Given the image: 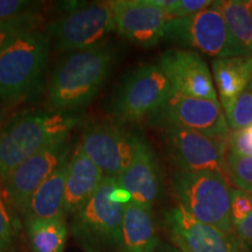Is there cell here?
Segmentation results:
<instances>
[{
    "mask_svg": "<svg viewBox=\"0 0 252 252\" xmlns=\"http://www.w3.org/2000/svg\"><path fill=\"white\" fill-rule=\"evenodd\" d=\"M117 185L131 194L132 202L151 208L162 193V176L152 146L140 137L127 169L119 175Z\"/></svg>",
    "mask_w": 252,
    "mask_h": 252,
    "instance_id": "obj_16",
    "label": "cell"
},
{
    "mask_svg": "<svg viewBox=\"0 0 252 252\" xmlns=\"http://www.w3.org/2000/svg\"><path fill=\"white\" fill-rule=\"evenodd\" d=\"M159 252H182V251L179 250L178 248L171 247V245H162V247L160 248Z\"/></svg>",
    "mask_w": 252,
    "mask_h": 252,
    "instance_id": "obj_32",
    "label": "cell"
},
{
    "mask_svg": "<svg viewBox=\"0 0 252 252\" xmlns=\"http://www.w3.org/2000/svg\"><path fill=\"white\" fill-rule=\"evenodd\" d=\"M228 175L238 189L252 193V157H244L226 150Z\"/></svg>",
    "mask_w": 252,
    "mask_h": 252,
    "instance_id": "obj_24",
    "label": "cell"
},
{
    "mask_svg": "<svg viewBox=\"0 0 252 252\" xmlns=\"http://www.w3.org/2000/svg\"><path fill=\"white\" fill-rule=\"evenodd\" d=\"M216 5L236 41L252 56V14L244 0H220Z\"/></svg>",
    "mask_w": 252,
    "mask_h": 252,
    "instance_id": "obj_22",
    "label": "cell"
},
{
    "mask_svg": "<svg viewBox=\"0 0 252 252\" xmlns=\"http://www.w3.org/2000/svg\"><path fill=\"white\" fill-rule=\"evenodd\" d=\"M104 172L87 157L78 145L68 162L65 182L64 215H74L96 193L102 184Z\"/></svg>",
    "mask_w": 252,
    "mask_h": 252,
    "instance_id": "obj_17",
    "label": "cell"
},
{
    "mask_svg": "<svg viewBox=\"0 0 252 252\" xmlns=\"http://www.w3.org/2000/svg\"><path fill=\"white\" fill-rule=\"evenodd\" d=\"M252 212V193L231 189L230 198V214H231L232 224L236 225L244 220Z\"/></svg>",
    "mask_w": 252,
    "mask_h": 252,
    "instance_id": "obj_28",
    "label": "cell"
},
{
    "mask_svg": "<svg viewBox=\"0 0 252 252\" xmlns=\"http://www.w3.org/2000/svg\"><path fill=\"white\" fill-rule=\"evenodd\" d=\"M236 238L248 252H252V212L247 219L234 225Z\"/></svg>",
    "mask_w": 252,
    "mask_h": 252,
    "instance_id": "obj_30",
    "label": "cell"
},
{
    "mask_svg": "<svg viewBox=\"0 0 252 252\" xmlns=\"http://www.w3.org/2000/svg\"><path fill=\"white\" fill-rule=\"evenodd\" d=\"M158 247L159 237L152 209L133 202L124 206L118 252H157Z\"/></svg>",
    "mask_w": 252,
    "mask_h": 252,
    "instance_id": "obj_18",
    "label": "cell"
},
{
    "mask_svg": "<svg viewBox=\"0 0 252 252\" xmlns=\"http://www.w3.org/2000/svg\"><path fill=\"white\" fill-rule=\"evenodd\" d=\"M110 198L113 201V202L123 204V206H126L130 202H132V196L128 191H126L125 189L119 187L118 185H116L113 189L111 190V194H110Z\"/></svg>",
    "mask_w": 252,
    "mask_h": 252,
    "instance_id": "obj_31",
    "label": "cell"
},
{
    "mask_svg": "<svg viewBox=\"0 0 252 252\" xmlns=\"http://www.w3.org/2000/svg\"><path fill=\"white\" fill-rule=\"evenodd\" d=\"M172 19L190 17L212 6V0H154Z\"/></svg>",
    "mask_w": 252,
    "mask_h": 252,
    "instance_id": "obj_27",
    "label": "cell"
},
{
    "mask_svg": "<svg viewBox=\"0 0 252 252\" xmlns=\"http://www.w3.org/2000/svg\"><path fill=\"white\" fill-rule=\"evenodd\" d=\"M117 180L104 176L96 193L74 214L71 234L84 250L89 252H113L119 250L122 241L124 206L110 198Z\"/></svg>",
    "mask_w": 252,
    "mask_h": 252,
    "instance_id": "obj_5",
    "label": "cell"
},
{
    "mask_svg": "<svg viewBox=\"0 0 252 252\" xmlns=\"http://www.w3.org/2000/svg\"><path fill=\"white\" fill-rule=\"evenodd\" d=\"M247 5H248V7H249V9H250V12L252 14V0H249V1H247Z\"/></svg>",
    "mask_w": 252,
    "mask_h": 252,
    "instance_id": "obj_34",
    "label": "cell"
},
{
    "mask_svg": "<svg viewBox=\"0 0 252 252\" xmlns=\"http://www.w3.org/2000/svg\"><path fill=\"white\" fill-rule=\"evenodd\" d=\"M152 119L157 125L178 126L209 137L228 139L230 135L220 103L173 93Z\"/></svg>",
    "mask_w": 252,
    "mask_h": 252,
    "instance_id": "obj_12",
    "label": "cell"
},
{
    "mask_svg": "<svg viewBox=\"0 0 252 252\" xmlns=\"http://www.w3.org/2000/svg\"><path fill=\"white\" fill-rule=\"evenodd\" d=\"M168 153L180 171H210L228 175V139L209 137L178 126L162 127Z\"/></svg>",
    "mask_w": 252,
    "mask_h": 252,
    "instance_id": "obj_11",
    "label": "cell"
},
{
    "mask_svg": "<svg viewBox=\"0 0 252 252\" xmlns=\"http://www.w3.org/2000/svg\"><path fill=\"white\" fill-rule=\"evenodd\" d=\"M39 26V18L36 13L23 17L0 20V52L12 41L28 32L35 31Z\"/></svg>",
    "mask_w": 252,
    "mask_h": 252,
    "instance_id": "obj_25",
    "label": "cell"
},
{
    "mask_svg": "<svg viewBox=\"0 0 252 252\" xmlns=\"http://www.w3.org/2000/svg\"><path fill=\"white\" fill-rule=\"evenodd\" d=\"M229 128L234 131L242 130L252 125V81L231 106L225 111Z\"/></svg>",
    "mask_w": 252,
    "mask_h": 252,
    "instance_id": "obj_23",
    "label": "cell"
},
{
    "mask_svg": "<svg viewBox=\"0 0 252 252\" xmlns=\"http://www.w3.org/2000/svg\"><path fill=\"white\" fill-rule=\"evenodd\" d=\"M159 67L171 82L175 94L220 103L207 62L197 52L168 49L159 58Z\"/></svg>",
    "mask_w": 252,
    "mask_h": 252,
    "instance_id": "obj_15",
    "label": "cell"
},
{
    "mask_svg": "<svg viewBox=\"0 0 252 252\" xmlns=\"http://www.w3.org/2000/svg\"><path fill=\"white\" fill-rule=\"evenodd\" d=\"M33 252H63L68 238L65 217L25 222Z\"/></svg>",
    "mask_w": 252,
    "mask_h": 252,
    "instance_id": "obj_21",
    "label": "cell"
},
{
    "mask_svg": "<svg viewBox=\"0 0 252 252\" xmlns=\"http://www.w3.org/2000/svg\"><path fill=\"white\" fill-rule=\"evenodd\" d=\"M115 62V49L106 43L68 54L52 72L49 111L77 112L88 105L108 80Z\"/></svg>",
    "mask_w": 252,
    "mask_h": 252,
    "instance_id": "obj_1",
    "label": "cell"
},
{
    "mask_svg": "<svg viewBox=\"0 0 252 252\" xmlns=\"http://www.w3.org/2000/svg\"><path fill=\"white\" fill-rule=\"evenodd\" d=\"M2 118H4V111H2V109L0 108V124H1Z\"/></svg>",
    "mask_w": 252,
    "mask_h": 252,
    "instance_id": "obj_35",
    "label": "cell"
},
{
    "mask_svg": "<svg viewBox=\"0 0 252 252\" xmlns=\"http://www.w3.org/2000/svg\"><path fill=\"white\" fill-rule=\"evenodd\" d=\"M167 234L182 252H235L237 238L201 222L176 204L163 214Z\"/></svg>",
    "mask_w": 252,
    "mask_h": 252,
    "instance_id": "obj_14",
    "label": "cell"
},
{
    "mask_svg": "<svg viewBox=\"0 0 252 252\" xmlns=\"http://www.w3.org/2000/svg\"><path fill=\"white\" fill-rule=\"evenodd\" d=\"M140 137L118 123L96 122L84 128L80 146L104 174L117 179L130 166Z\"/></svg>",
    "mask_w": 252,
    "mask_h": 252,
    "instance_id": "obj_10",
    "label": "cell"
},
{
    "mask_svg": "<svg viewBox=\"0 0 252 252\" xmlns=\"http://www.w3.org/2000/svg\"><path fill=\"white\" fill-rule=\"evenodd\" d=\"M173 88L159 64L147 63L126 75L113 94L111 112L123 122H138L157 115L173 94Z\"/></svg>",
    "mask_w": 252,
    "mask_h": 252,
    "instance_id": "obj_7",
    "label": "cell"
},
{
    "mask_svg": "<svg viewBox=\"0 0 252 252\" xmlns=\"http://www.w3.org/2000/svg\"><path fill=\"white\" fill-rule=\"evenodd\" d=\"M49 46L47 34L33 31L17 37L0 52V98L14 103L39 89Z\"/></svg>",
    "mask_w": 252,
    "mask_h": 252,
    "instance_id": "obj_3",
    "label": "cell"
},
{
    "mask_svg": "<svg viewBox=\"0 0 252 252\" xmlns=\"http://www.w3.org/2000/svg\"><path fill=\"white\" fill-rule=\"evenodd\" d=\"M235 252H248V251L245 250V249H244L243 247H242V245L239 244V242H238V244H237V247H236Z\"/></svg>",
    "mask_w": 252,
    "mask_h": 252,
    "instance_id": "obj_33",
    "label": "cell"
},
{
    "mask_svg": "<svg viewBox=\"0 0 252 252\" xmlns=\"http://www.w3.org/2000/svg\"><path fill=\"white\" fill-rule=\"evenodd\" d=\"M172 189L178 204L195 219L231 235V189L226 176L210 171L178 169L173 173Z\"/></svg>",
    "mask_w": 252,
    "mask_h": 252,
    "instance_id": "obj_4",
    "label": "cell"
},
{
    "mask_svg": "<svg viewBox=\"0 0 252 252\" xmlns=\"http://www.w3.org/2000/svg\"><path fill=\"white\" fill-rule=\"evenodd\" d=\"M163 40L190 47L214 59L250 56L230 33L216 1L190 17L171 19Z\"/></svg>",
    "mask_w": 252,
    "mask_h": 252,
    "instance_id": "obj_6",
    "label": "cell"
},
{
    "mask_svg": "<svg viewBox=\"0 0 252 252\" xmlns=\"http://www.w3.org/2000/svg\"><path fill=\"white\" fill-rule=\"evenodd\" d=\"M37 2L25 0H0V20H8L36 13Z\"/></svg>",
    "mask_w": 252,
    "mask_h": 252,
    "instance_id": "obj_29",
    "label": "cell"
},
{
    "mask_svg": "<svg viewBox=\"0 0 252 252\" xmlns=\"http://www.w3.org/2000/svg\"><path fill=\"white\" fill-rule=\"evenodd\" d=\"M214 80L224 112L252 81V56L214 59Z\"/></svg>",
    "mask_w": 252,
    "mask_h": 252,
    "instance_id": "obj_19",
    "label": "cell"
},
{
    "mask_svg": "<svg viewBox=\"0 0 252 252\" xmlns=\"http://www.w3.org/2000/svg\"><path fill=\"white\" fill-rule=\"evenodd\" d=\"M115 31L135 45L149 48L163 40L168 13L154 0H116L110 1Z\"/></svg>",
    "mask_w": 252,
    "mask_h": 252,
    "instance_id": "obj_13",
    "label": "cell"
},
{
    "mask_svg": "<svg viewBox=\"0 0 252 252\" xmlns=\"http://www.w3.org/2000/svg\"><path fill=\"white\" fill-rule=\"evenodd\" d=\"M69 162V161H68ZM68 162L56 171L40 186L30 200L24 214L25 222L32 220H50L65 217V182Z\"/></svg>",
    "mask_w": 252,
    "mask_h": 252,
    "instance_id": "obj_20",
    "label": "cell"
},
{
    "mask_svg": "<svg viewBox=\"0 0 252 252\" xmlns=\"http://www.w3.org/2000/svg\"><path fill=\"white\" fill-rule=\"evenodd\" d=\"M115 31L110 1L78 6L48 27V36L59 52H78L103 45Z\"/></svg>",
    "mask_w": 252,
    "mask_h": 252,
    "instance_id": "obj_8",
    "label": "cell"
},
{
    "mask_svg": "<svg viewBox=\"0 0 252 252\" xmlns=\"http://www.w3.org/2000/svg\"><path fill=\"white\" fill-rule=\"evenodd\" d=\"M18 234V220L0 194V252H11Z\"/></svg>",
    "mask_w": 252,
    "mask_h": 252,
    "instance_id": "obj_26",
    "label": "cell"
},
{
    "mask_svg": "<svg viewBox=\"0 0 252 252\" xmlns=\"http://www.w3.org/2000/svg\"><path fill=\"white\" fill-rule=\"evenodd\" d=\"M69 139L50 144L14 168L4 179L5 196L12 209L24 216L30 200L41 185L69 161Z\"/></svg>",
    "mask_w": 252,
    "mask_h": 252,
    "instance_id": "obj_9",
    "label": "cell"
},
{
    "mask_svg": "<svg viewBox=\"0 0 252 252\" xmlns=\"http://www.w3.org/2000/svg\"><path fill=\"white\" fill-rule=\"evenodd\" d=\"M82 121L77 112L21 111L0 128V178L50 144L67 139Z\"/></svg>",
    "mask_w": 252,
    "mask_h": 252,
    "instance_id": "obj_2",
    "label": "cell"
}]
</instances>
